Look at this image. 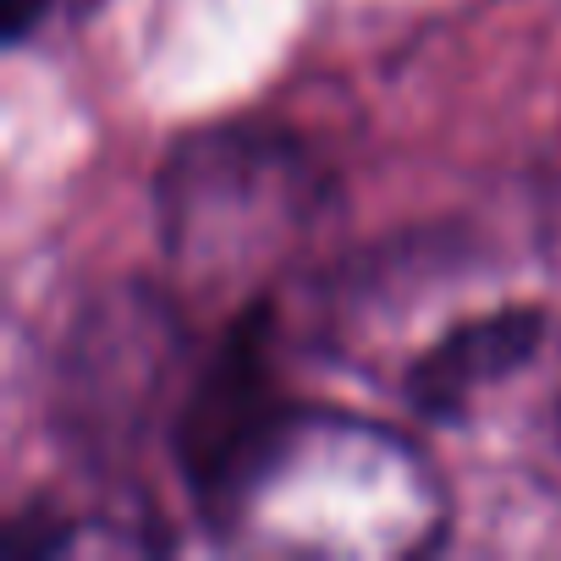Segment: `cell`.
Here are the masks:
<instances>
[{
    "mask_svg": "<svg viewBox=\"0 0 561 561\" xmlns=\"http://www.w3.org/2000/svg\"><path fill=\"white\" fill-rule=\"evenodd\" d=\"M160 237L193 280L264 270L320 204L309 154L275 127H204L171 144L160 165Z\"/></svg>",
    "mask_w": 561,
    "mask_h": 561,
    "instance_id": "cell-1",
    "label": "cell"
},
{
    "mask_svg": "<svg viewBox=\"0 0 561 561\" xmlns=\"http://www.w3.org/2000/svg\"><path fill=\"white\" fill-rule=\"evenodd\" d=\"M275 314L253 304L237 314L209 369L187 391L176 413V457L187 490L204 512H237V501L259 484L275 446L287 440V391L275 375Z\"/></svg>",
    "mask_w": 561,
    "mask_h": 561,
    "instance_id": "cell-2",
    "label": "cell"
},
{
    "mask_svg": "<svg viewBox=\"0 0 561 561\" xmlns=\"http://www.w3.org/2000/svg\"><path fill=\"white\" fill-rule=\"evenodd\" d=\"M78 7H83V0H7V39L23 45L45 23H56L61 12H78Z\"/></svg>",
    "mask_w": 561,
    "mask_h": 561,
    "instance_id": "cell-5",
    "label": "cell"
},
{
    "mask_svg": "<svg viewBox=\"0 0 561 561\" xmlns=\"http://www.w3.org/2000/svg\"><path fill=\"white\" fill-rule=\"evenodd\" d=\"M545 336V314L539 309H495L479 320H462L457 331H446L424 358H413L408 369V402L430 419H457L484 386L506 380L512 369H523L539 353Z\"/></svg>",
    "mask_w": 561,
    "mask_h": 561,
    "instance_id": "cell-4",
    "label": "cell"
},
{
    "mask_svg": "<svg viewBox=\"0 0 561 561\" xmlns=\"http://www.w3.org/2000/svg\"><path fill=\"white\" fill-rule=\"evenodd\" d=\"M171 347V309L154 293H105L94 309H83L61 369L67 435H78L89 451H122L138 440L160 402Z\"/></svg>",
    "mask_w": 561,
    "mask_h": 561,
    "instance_id": "cell-3",
    "label": "cell"
}]
</instances>
